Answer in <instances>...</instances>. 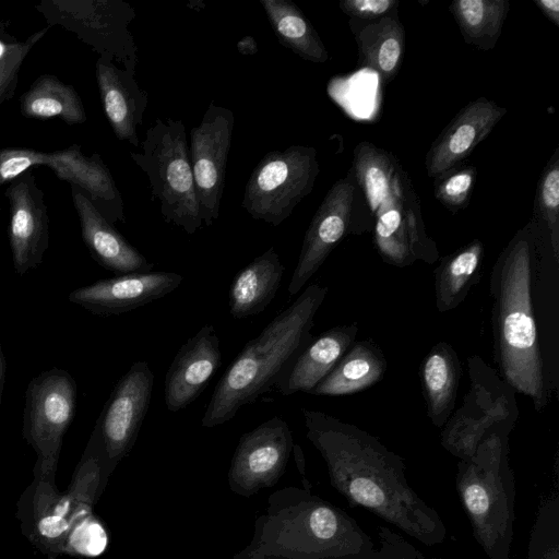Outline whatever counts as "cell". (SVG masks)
Wrapping results in <instances>:
<instances>
[{
	"label": "cell",
	"mask_w": 559,
	"mask_h": 559,
	"mask_svg": "<svg viewBox=\"0 0 559 559\" xmlns=\"http://www.w3.org/2000/svg\"><path fill=\"white\" fill-rule=\"evenodd\" d=\"M507 114V108L484 96L464 106L431 144L425 160L427 175L438 178L456 166Z\"/></svg>",
	"instance_id": "obj_18"
},
{
	"label": "cell",
	"mask_w": 559,
	"mask_h": 559,
	"mask_svg": "<svg viewBox=\"0 0 559 559\" xmlns=\"http://www.w3.org/2000/svg\"><path fill=\"white\" fill-rule=\"evenodd\" d=\"M234 124L233 111L211 102L201 122L190 131V164L200 217L206 227L219 216Z\"/></svg>",
	"instance_id": "obj_11"
},
{
	"label": "cell",
	"mask_w": 559,
	"mask_h": 559,
	"mask_svg": "<svg viewBox=\"0 0 559 559\" xmlns=\"http://www.w3.org/2000/svg\"><path fill=\"white\" fill-rule=\"evenodd\" d=\"M70 372L51 368L33 378L25 392L22 436L36 453L33 475L56 478L63 436L76 408Z\"/></svg>",
	"instance_id": "obj_9"
},
{
	"label": "cell",
	"mask_w": 559,
	"mask_h": 559,
	"mask_svg": "<svg viewBox=\"0 0 559 559\" xmlns=\"http://www.w3.org/2000/svg\"><path fill=\"white\" fill-rule=\"evenodd\" d=\"M8 237L13 267L23 276L38 267L49 246V218L44 191L32 169L9 182Z\"/></svg>",
	"instance_id": "obj_15"
},
{
	"label": "cell",
	"mask_w": 559,
	"mask_h": 559,
	"mask_svg": "<svg viewBox=\"0 0 559 559\" xmlns=\"http://www.w3.org/2000/svg\"><path fill=\"white\" fill-rule=\"evenodd\" d=\"M109 476L95 425L64 491L58 490L56 478L33 475L16 502L15 514L23 536L48 559L70 554L79 535L103 530L94 519L93 508Z\"/></svg>",
	"instance_id": "obj_3"
},
{
	"label": "cell",
	"mask_w": 559,
	"mask_h": 559,
	"mask_svg": "<svg viewBox=\"0 0 559 559\" xmlns=\"http://www.w3.org/2000/svg\"><path fill=\"white\" fill-rule=\"evenodd\" d=\"M469 388L462 406L445 423L442 442L473 455L493 432H510L519 417L515 391L479 355L467 357Z\"/></svg>",
	"instance_id": "obj_6"
},
{
	"label": "cell",
	"mask_w": 559,
	"mask_h": 559,
	"mask_svg": "<svg viewBox=\"0 0 559 559\" xmlns=\"http://www.w3.org/2000/svg\"><path fill=\"white\" fill-rule=\"evenodd\" d=\"M294 444L287 423L278 416L243 433L228 472L230 490L250 497L275 485L285 473Z\"/></svg>",
	"instance_id": "obj_13"
},
{
	"label": "cell",
	"mask_w": 559,
	"mask_h": 559,
	"mask_svg": "<svg viewBox=\"0 0 559 559\" xmlns=\"http://www.w3.org/2000/svg\"><path fill=\"white\" fill-rule=\"evenodd\" d=\"M20 111L26 118H59L67 124H81L87 119L75 88L53 74H41L31 84L20 97Z\"/></svg>",
	"instance_id": "obj_27"
},
{
	"label": "cell",
	"mask_w": 559,
	"mask_h": 559,
	"mask_svg": "<svg viewBox=\"0 0 559 559\" xmlns=\"http://www.w3.org/2000/svg\"><path fill=\"white\" fill-rule=\"evenodd\" d=\"M48 29L46 26L25 40H19L8 33L7 25L0 22V106L13 97L23 61Z\"/></svg>",
	"instance_id": "obj_33"
},
{
	"label": "cell",
	"mask_w": 559,
	"mask_h": 559,
	"mask_svg": "<svg viewBox=\"0 0 559 559\" xmlns=\"http://www.w3.org/2000/svg\"><path fill=\"white\" fill-rule=\"evenodd\" d=\"M222 365L219 338L212 324L203 325L176 354L165 377V404L178 412L193 403Z\"/></svg>",
	"instance_id": "obj_19"
},
{
	"label": "cell",
	"mask_w": 559,
	"mask_h": 559,
	"mask_svg": "<svg viewBox=\"0 0 559 559\" xmlns=\"http://www.w3.org/2000/svg\"><path fill=\"white\" fill-rule=\"evenodd\" d=\"M352 25L358 61L362 68L376 71L384 83L397 74L404 56L405 32L396 11L367 23Z\"/></svg>",
	"instance_id": "obj_23"
},
{
	"label": "cell",
	"mask_w": 559,
	"mask_h": 559,
	"mask_svg": "<svg viewBox=\"0 0 559 559\" xmlns=\"http://www.w3.org/2000/svg\"><path fill=\"white\" fill-rule=\"evenodd\" d=\"M419 376L427 416L442 427L453 414L461 378V364L454 348L440 342L424 357Z\"/></svg>",
	"instance_id": "obj_25"
},
{
	"label": "cell",
	"mask_w": 559,
	"mask_h": 559,
	"mask_svg": "<svg viewBox=\"0 0 559 559\" xmlns=\"http://www.w3.org/2000/svg\"><path fill=\"white\" fill-rule=\"evenodd\" d=\"M70 189L82 239L92 258L117 275L150 272L153 264L95 209L78 187L70 185Z\"/></svg>",
	"instance_id": "obj_21"
},
{
	"label": "cell",
	"mask_w": 559,
	"mask_h": 559,
	"mask_svg": "<svg viewBox=\"0 0 559 559\" xmlns=\"http://www.w3.org/2000/svg\"><path fill=\"white\" fill-rule=\"evenodd\" d=\"M95 75L103 109L115 135L138 147V127L143 123L148 96L139 86L135 71L98 57Z\"/></svg>",
	"instance_id": "obj_20"
},
{
	"label": "cell",
	"mask_w": 559,
	"mask_h": 559,
	"mask_svg": "<svg viewBox=\"0 0 559 559\" xmlns=\"http://www.w3.org/2000/svg\"><path fill=\"white\" fill-rule=\"evenodd\" d=\"M282 46L301 59L316 63L329 60L319 34L302 11L289 0H260Z\"/></svg>",
	"instance_id": "obj_29"
},
{
	"label": "cell",
	"mask_w": 559,
	"mask_h": 559,
	"mask_svg": "<svg viewBox=\"0 0 559 559\" xmlns=\"http://www.w3.org/2000/svg\"><path fill=\"white\" fill-rule=\"evenodd\" d=\"M397 166L394 156L370 142L362 141L354 150V179L373 216L392 192Z\"/></svg>",
	"instance_id": "obj_30"
},
{
	"label": "cell",
	"mask_w": 559,
	"mask_h": 559,
	"mask_svg": "<svg viewBox=\"0 0 559 559\" xmlns=\"http://www.w3.org/2000/svg\"><path fill=\"white\" fill-rule=\"evenodd\" d=\"M285 267L274 247L239 271L229 288V312L246 319L262 312L275 297Z\"/></svg>",
	"instance_id": "obj_24"
},
{
	"label": "cell",
	"mask_w": 559,
	"mask_h": 559,
	"mask_svg": "<svg viewBox=\"0 0 559 559\" xmlns=\"http://www.w3.org/2000/svg\"><path fill=\"white\" fill-rule=\"evenodd\" d=\"M537 224L542 223L543 231L550 246L556 262L559 261V150L557 148L544 168L537 186L536 201ZM536 224V225H537Z\"/></svg>",
	"instance_id": "obj_32"
},
{
	"label": "cell",
	"mask_w": 559,
	"mask_h": 559,
	"mask_svg": "<svg viewBox=\"0 0 559 559\" xmlns=\"http://www.w3.org/2000/svg\"><path fill=\"white\" fill-rule=\"evenodd\" d=\"M183 277L175 272H133L100 280L72 290L68 299L97 316L135 310L177 289Z\"/></svg>",
	"instance_id": "obj_16"
},
{
	"label": "cell",
	"mask_w": 559,
	"mask_h": 559,
	"mask_svg": "<svg viewBox=\"0 0 559 559\" xmlns=\"http://www.w3.org/2000/svg\"><path fill=\"white\" fill-rule=\"evenodd\" d=\"M318 175L314 147L292 145L272 151L252 170L241 207L253 219L278 226L312 191Z\"/></svg>",
	"instance_id": "obj_8"
},
{
	"label": "cell",
	"mask_w": 559,
	"mask_h": 559,
	"mask_svg": "<svg viewBox=\"0 0 559 559\" xmlns=\"http://www.w3.org/2000/svg\"><path fill=\"white\" fill-rule=\"evenodd\" d=\"M233 559H272L265 555L254 551L253 549L247 547L242 551L238 552L233 557Z\"/></svg>",
	"instance_id": "obj_40"
},
{
	"label": "cell",
	"mask_w": 559,
	"mask_h": 559,
	"mask_svg": "<svg viewBox=\"0 0 559 559\" xmlns=\"http://www.w3.org/2000/svg\"><path fill=\"white\" fill-rule=\"evenodd\" d=\"M237 49L241 55L251 56L257 53L258 45L252 36L246 35L237 43Z\"/></svg>",
	"instance_id": "obj_39"
},
{
	"label": "cell",
	"mask_w": 559,
	"mask_h": 559,
	"mask_svg": "<svg viewBox=\"0 0 559 559\" xmlns=\"http://www.w3.org/2000/svg\"><path fill=\"white\" fill-rule=\"evenodd\" d=\"M130 157L146 174L164 221L189 235L197 233L203 224L183 122L156 118L145 132L142 152H130Z\"/></svg>",
	"instance_id": "obj_5"
},
{
	"label": "cell",
	"mask_w": 559,
	"mask_h": 559,
	"mask_svg": "<svg viewBox=\"0 0 559 559\" xmlns=\"http://www.w3.org/2000/svg\"><path fill=\"white\" fill-rule=\"evenodd\" d=\"M153 384L154 374L146 361L134 362L115 385L96 420L110 475L135 443Z\"/></svg>",
	"instance_id": "obj_12"
},
{
	"label": "cell",
	"mask_w": 559,
	"mask_h": 559,
	"mask_svg": "<svg viewBox=\"0 0 559 559\" xmlns=\"http://www.w3.org/2000/svg\"><path fill=\"white\" fill-rule=\"evenodd\" d=\"M356 182L352 169L326 192L305 234L288 294L296 295L353 230Z\"/></svg>",
	"instance_id": "obj_14"
},
{
	"label": "cell",
	"mask_w": 559,
	"mask_h": 559,
	"mask_svg": "<svg viewBox=\"0 0 559 559\" xmlns=\"http://www.w3.org/2000/svg\"><path fill=\"white\" fill-rule=\"evenodd\" d=\"M484 245L475 239L442 258L435 271L436 307L440 312L455 309L479 277Z\"/></svg>",
	"instance_id": "obj_28"
},
{
	"label": "cell",
	"mask_w": 559,
	"mask_h": 559,
	"mask_svg": "<svg viewBox=\"0 0 559 559\" xmlns=\"http://www.w3.org/2000/svg\"><path fill=\"white\" fill-rule=\"evenodd\" d=\"M509 8V0H456L449 11L465 43L488 51L500 37Z\"/></svg>",
	"instance_id": "obj_31"
},
{
	"label": "cell",
	"mask_w": 559,
	"mask_h": 559,
	"mask_svg": "<svg viewBox=\"0 0 559 559\" xmlns=\"http://www.w3.org/2000/svg\"><path fill=\"white\" fill-rule=\"evenodd\" d=\"M37 166L48 167L58 179L78 187L111 224L126 222L121 193L97 153L85 156L75 143L53 152L38 151Z\"/></svg>",
	"instance_id": "obj_17"
},
{
	"label": "cell",
	"mask_w": 559,
	"mask_h": 559,
	"mask_svg": "<svg viewBox=\"0 0 559 559\" xmlns=\"http://www.w3.org/2000/svg\"><path fill=\"white\" fill-rule=\"evenodd\" d=\"M328 287L309 285L262 332L243 346L218 381L201 425L213 428L230 420L245 405L275 391L304 348Z\"/></svg>",
	"instance_id": "obj_2"
},
{
	"label": "cell",
	"mask_w": 559,
	"mask_h": 559,
	"mask_svg": "<svg viewBox=\"0 0 559 559\" xmlns=\"http://www.w3.org/2000/svg\"><path fill=\"white\" fill-rule=\"evenodd\" d=\"M467 510L473 515H483L489 507V497L486 489L477 483L469 484L463 492Z\"/></svg>",
	"instance_id": "obj_37"
},
{
	"label": "cell",
	"mask_w": 559,
	"mask_h": 559,
	"mask_svg": "<svg viewBox=\"0 0 559 559\" xmlns=\"http://www.w3.org/2000/svg\"><path fill=\"white\" fill-rule=\"evenodd\" d=\"M34 148L4 147L0 150V186L34 168Z\"/></svg>",
	"instance_id": "obj_35"
},
{
	"label": "cell",
	"mask_w": 559,
	"mask_h": 559,
	"mask_svg": "<svg viewBox=\"0 0 559 559\" xmlns=\"http://www.w3.org/2000/svg\"><path fill=\"white\" fill-rule=\"evenodd\" d=\"M374 218V246L388 264L404 267L416 260L432 264L439 258L436 242L425 230L417 197L400 169L391 194Z\"/></svg>",
	"instance_id": "obj_10"
},
{
	"label": "cell",
	"mask_w": 559,
	"mask_h": 559,
	"mask_svg": "<svg viewBox=\"0 0 559 559\" xmlns=\"http://www.w3.org/2000/svg\"><path fill=\"white\" fill-rule=\"evenodd\" d=\"M534 3L550 22L559 26V0H534Z\"/></svg>",
	"instance_id": "obj_38"
},
{
	"label": "cell",
	"mask_w": 559,
	"mask_h": 559,
	"mask_svg": "<svg viewBox=\"0 0 559 559\" xmlns=\"http://www.w3.org/2000/svg\"><path fill=\"white\" fill-rule=\"evenodd\" d=\"M386 366L376 343L371 340L355 342L310 394L338 396L366 390L383 378Z\"/></svg>",
	"instance_id": "obj_26"
},
{
	"label": "cell",
	"mask_w": 559,
	"mask_h": 559,
	"mask_svg": "<svg viewBox=\"0 0 559 559\" xmlns=\"http://www.w3.org/2000/svg\"><path fill=\"white\" fill-rule=\"evenodd\" d=\"M48 27L72 32L100 58L135 71L138 47L130 23L135 10L122 0H41L35 5Z\"/></svg>",
	"instance_id": "obj_7"
},
{
	"label": "cell",
	"mask_w": 559,
	"mask_h": 559,
	"mask_svg": "<svg viewBox=\"0 0 559 559\" xmlns=\"http://www.w3.org/2000/svg\"><path fill=\"white\" fill-rule=\"evenodd\" d=\"M435 197L449 211L457 212L465 207L472 194L476 168L474 166L454 168L437 178Z\"/></svg>",
	"instance_id": "obj_34"
},
{
	"label": "cell",
	"mask_w": 559,
	"mask_h": 559,
	"mask_svg": "<svg viewBox=\"0 0 559 559\" xmlns=\"http://www.w3.org/2000/svg\"><path fill=\"white\" fill-rule=\"evenodd\" d=\"M396 0H341L340 9L353 20L373 21L396 11Z\"/></svg>",
	"instance_id": "obj_36"
},
{
	"label": "cell",
	"mask_w": 559,
	"mask_h": 559,
	"mask_svg": "<svg viewBox=\"0 0 559 559\" xmlns=\"http://www.w3.org/2000/svg\"><path fill=\"white\" fill-rule=\"evenodd\" d=\"M539 245L540 233L532 219L498 255L489 285L498 372L515 392L530 397L538 412L549 399L533 299Z\"/></svg>",
	"instance_id": "obj_1"
},
{
	"label": "cell",
	"mask_w": 559,
	"mask_h": 559,
	"mask_svg": "<svg viewBox=\"0 0 559 559\" xmlns=\"http://www.w3.org/2000/svg\"><path fill=\"white\" fill-rule=\"evenodd\" d=\"M358 330L357 322H353L331 328L313 337L275 391L283 396L300 391L310 393L355 343Z\"/></svg>",
	"instance_id": "obj_22"
},
{
	"label": "cell",
	"mask_w": 559,
	"mask_h": 559,
	"mask_svg": "<svg viewBox=\"0 0 559 559\" xmlns=\"http://www.w3.org/2000/svg\"><path fill=\"white\" fill-rule=\"evenodd\" d=\"M4 377H5V359L0 342V413H1V401H2V392L4 385Z\"/></svg>",
	"instance_id": "obj_41"
},
{
	"label": "cell",
	"mask_w": 559,
	"mask_h": 559,
	"mask_svg": "<svg viewBox=\"0 0 559 559\" xmlns=\"http://www.w3.org/2000/svg\"><path fill=\"white\" fill-rule=\"evenodd\" d=\"M340 530L336 511L298 488L272 493L248 546L272 559H323Z\"/></svg>",
	"instance_id": "obj_4"
}]
</instances>
